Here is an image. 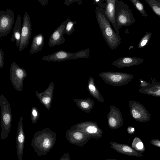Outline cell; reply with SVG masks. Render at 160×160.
Returning a JSON list of instances; mask_svg holds the SVG:
<instances>
[{"mask_svg": "<svg viewBox=\"0 0 160 160\" xmlns=\"http://www.w3.org/2000/svg\"><path fill=\"white\" fill-rule=\"evenodd\" d=\"M96 18L103 37L108 45L114 50L119 46L121 39L117 36L111 27L110 22L105 13V10L99 7H95Z\"/></svg>", "mask_w": 160, "mask_h": 160, "instance_id": "6da1fadb", "label": "cell"}, {"mask_svg": "<svg viewBox=\"0 0 160 160\" xmlns=\"http://www.w3.org/2000/svg\"><path fill=\"white\" fill-rule=\"evenodd\" d=\"M56 138L57 135L54 131L49 128H45L35 133L31 145L38 155H45L54 145Z\"/></svg>", "mask_w": 160, "mask_h": 160, "instance_id": "7a4b0ae2", "label": "cell"}, {"mask_svg": "<svg viewBox=\"0 0 160 160\" xmlns=\"http://www.w3.org/2000/svg\"><path fill=\"white\" fill-rule=\"evenodd\" d=\"M1 109V139L5 140L8 136L11 128L12 117L11 106L5 96L0 95Z\"/></svg>", "mask_w": 160, "mask_h": 160, "instance_id": "3957f363", "label": "cell"}, {"mask_svg": "<svg viewBox=\"0 0 160 160\" xmlns=\"http://www.w3.org/2000/svg\"><path fill=\"white\" fill-rule=\"evenodd\" d=\"M116 20L118 29L123 26H128L135 22L132 12L128 6L121 0H116Z\"/></svg>", "mask_w": 160, "mask_h": 160, "instance_id": "277c9868", "label": "cell"}, {"mask_svg": "<svg viewBox=\"0 0 160 160\" xmlns=\"http://www.w3.org/2000/svg\"><path fill=\"white\" fill-rule=\"evenodd\" d=\"M99 76L106 83L118 87L128 84L133 78L132 74L115 71L102 72Z\"/></svg>", "mask_w": 160, "mask_h": 160, "instance_id": "5b68a950", "label": "cell"}, {"mask_svg": "<svg viewBox=\"0 0 160 160\" xmlns=\"http://www.w3.org/2000/svg\"><path fill=\"white\" fill-rule=\"evenodd\" d=\"M90 50L88 48L76 52H70L64 50H59L52 54L45 56L43 60L50 62H60L71 59L88 58Z\"/></svg>", "mask_w": 160, "mask_h": 160, "instance_id": "8992f818", "label": "cell"}, {"mask_svg": "<svg viewBox=\"0 0 160 160\" xmlns=\"http://www.w3.org/2000/svg\"><path fill=\"white\" fill-rule=\"evenodd\" d=\"M27 76L24 69L19 67L14 62L12 63L10 70V79L14 88L18 91H22L24 80Z\"/></svg>", "mask_w": 160, "mask_h": 160, "instance_id": "52a82bcc", "label": "cell"}, {"mask_svg": "<svg viewBox=\"0 0 160 160\" xmlns=\"http://www.w3.org/2000/svg\"><path fill=\"white\" fill-rule=\"evenodd\" d=\"M14 21L13 11L8 9L0 12V38L7 35L11 31Z\"/></svg>", "mask_w": 160, "mask_h": 160, "instance_id": "ba28073f", "label": "cell"}, {"mask_svg": "<svg viewBox=\"0 0 160 160\" xmlns=\"http://www.w3.org/2000/svg\"><path fill=\"white\" fill-rule=\"evenodd\" d=\"M70 129L84 132L97 139L101 138L103 133L97 122L91 121H83L76 124L71 127Z\"/></svg>", "mask_w": 160, "mask_h": 160, "instance_id": "9c48e42d", "label": "cell"}, {"mask_svg": "<svg viewBox=\"0 0 160 160\" xmlns=\"http://www.w3.org/2000/svg\"><path fill=\"white\" fill-rule=\"evenodd\" d=\"M65 135L67 140L69 142L80 147L85 145L90 139L94 138L86 132L70 128L66 131Z\"/></svg>", "mask_w": 160, "mask_h": 160, "instance_id": "30bf717a", "label": "cell"}, {"mask_svg": "<svg viewBox=\"0 0 160 160\" xmlns=\"http://www.w3.org/2000/svg\"><path fill=\"white\" fill-rule=\"evenodd\" d=\"M32 30L30 16L25 12L23 18L19 51L23 50L28 46L31 35Z\"/></svg>", "mask_w": 160, "mask_h": 160, "instance_id": "8fae6325", "label": "cell"}, {"mask_svg": "<svg viewBox=\"0 0 160 160\" xmlns=\"http://www.w3.org/2000/svg\"><path fill=\"white\" fill-rule=\"evenodd\" d=\"M130 112L132 117L139 122H146L150 119V115L141 104L133 100L129 102Z\"/></svg>", "mask_w": 160, "mask_h": 160, "instance_id": "7c38bea8", "label": "cell"}, {"mask_svg": "<svg viewBox=\"0 0 160 160\" xmlns=\"http://www.w3.org/2000/svg\"><path fill=\"white\" fill-rule=\"evenodd\" d=\"M108 125L112 130L117 129L122 126L123 118L120 109L111 105L107 117Z\"/></svg>", "mask_w": 160, "mask_h": 160, "instance_id": "4fadbf2b", "label": "cell"}, {"mask_svg": "<svg viewBox=\"0 0 160 160\" xmlns=\"http://www.w3.org/2000/svg\"><path fill=\"white\" fill-rule=\"evenodd\" d=\"M68 21V19L62 22L52 33L49 39V46L52 47L60 45L65 42L64 35L65 27Z\"/></svg>", "mask_w": 160, "mask_h": 160, "instance_id": "5bb4252c", "label": "cell"}, {"mask_svg": "<svg viewBox=\"0 0 160 160\" xmlns=\"http://www.w3.org/2000/svg\"><path fill=\"white\" fill-rule=\"evenodd\" d=\"M23 118L21 116L18 125L16 134V148L18 160H22L25 141V136L23 126Z\"/></svg>", "mask_w": 160, "mask_h": 160, "instance_id": "9a60e30c", "label": "cell"}, {"mask_svg": "<svg viewBox=\"0 0 160 160\" xmlns=\"http://www.w3.org/2000/svg\"><path fill=\"white\" fill-rule=\"evenodd\" d=\"M116 0H106L105 13L110 23L112 25L118 37L121 39L119 33L116 17Z\"/></svg>", "mask_w": 160, "mask_h": 160, "instance_id": "2e32d148", "label": "cell"}, {"mask_svg": "<svg viewBox=\"0 0 160 160\" xmlns=\"http://www.w3.org/2000/svg\"><path fill=\"white\" fill-rule=\"evenodd\" d=\"M54 84L53 82H51L46 90L44 92H35L37 97L40 102L47 110H49L52 103L54 92Z\"/></svg>", "mask_w": 160, "mask_h": 160, "instance_id": "e0dca14e", "label": "cell"}, {"mask_svg": "<svg viewBox=\"0 0 160 160\" xmlns=\"http://www.w3.org/2000/svg\"><path fill=\"white\" fill-rule=\"evenodd\" d=\"M109 143L112 148L120 153L132 156L141 157L143 156L141 152L127 144L119 143L115 142H111Z\"/></svg>", "mask_w": 160, "mask_h": 160, "instance_id": "ac0fdd59", "label": "cell"}, {"mask_svg": "<svg viewBox=\"0 0 160 160\" xmlns=\"http://www.w3.org/2000/svg\"><path fill=\"white\" fill-rule=\"evenodd\" d=\"M144 59L136 57H125L117 59L112 65L118 68H122L139 65L142 62Z\"/></svg>", "mask_w": 160, "mask_h": 160, "instance_id": "d6986e66", "label": "cell"}, {"mask_svg": "<svg viewBox=\"0 0 160 160\" xmlns=\"http://www.w3.org/2000/svg\"><path fill=\"white\" fill-rule=\"evenodd\" d=\"M77 107L86 113H89L93 108L94 102L90 98L85 99L73 98Z\"/></svg>", "mask_w": 160, "mask_h": 160, "instance_id": "ffe728a7", "label": "cell"}, {"mask_svg": "<svg viewBox=\"0 0 160 160\" xmlns=\"http://www.w3.org/2000/svg\"><path fill=\"white\" fill-rule=\"evenodd\" d=\"M21 16L18 14L17 15L16 23L13 29L11 41H15L17 47L20 45L22 28L21 27Z\"/></svg>", "mask_w": 160, "mask_h": 160, "instance_id": "44dd1931", "label": "cell"}, {"mask_svg": "<svg viewBox=\"0 0 160 160\" xmlns=\"http://www.w3.org/2000/svg\"><path fill=\"white\" fill-rule=\"evenodd\" d=\"M44 38L42 33L35 36L33 38L30 51V54H32L41 51L44 42Z\"/></svg>", "mask_w": 160, "mask_h": 160, "instance_id": "7402d4cb", "label": "cell"}, {"mask_svg": "<svg viewBox=\"0 0 160 160\" xmlns=\"http://www.w3.org/2000/svg\"><path fill=\"white\" fill-rule=\"evenodd\" d=\"M88 90L90 94L98 101L104 102V98L96 86L93 78L90 76L87 84Z\"/></svg>", "mask_w": 160, "mask_h": 160, "instance_id": "603a6c76", "label": "cell"}, {"mask_svg": "<svg viewBox=\"0 0 160 160\" xmlns=\"http://www.w3.org/2000/svg\"><path fill=\"white\" fill-rule=\"evenodd\" d=\"M153 12L160 18V0H144Z\"/></svg>", "mask_w": 160, "mask_h": 160, "instance_id": "cb8c5ba5", "label": "cell"}, {"mask_svg": "<svg viewBox=\"0 0 160 160\" xmlns=\"http://www.w3.org/2000/svg\"><path fill=\"white\" fill-rule=\"evenodd\" d=\"M132 147L136 150L141 153L144 152L145 150L143 142L138 137H136L134 138L132 142Z\"/></svg>", "mask_w": 160, "mask_h": 160, "instance_id": "d4e9b609", "label": "cell"}, {"mask_svg": "<svg viewBox=\"0 0 160 160\" xmlns=\"http://www.w3.org/2000/svg\"><path fill=\"white\" fill-rule=\"evenodd\" d=\"M137 10L142 14V16H148L143 4L139 0H130Z\"/></svg>", "mask_w": 160, "mask_h": 160, "instance_id": "484cf974", "label": "cell"}, {"mask_svg": "<svg viewBox=\"0 0 160 160\" xmlns=\"http://www.w3.org/2000/svg\"><path fill=\"white\" fill-rule=\"evenodd\" d=\"M152 34V32H146L145 35L140 41L138 46V48H142L146 46L150 40Z\"/></svg>", "mask_w": 160, "mask_h": 160, "instance_id": "4316f807", "label": "cell"}, {"mask_svg": "<svg viewBox=\"0 0 160 160\" xmlns=\"http://www.w3.org/2000/svg\"><path fill=\"white\" fill-rule=\"evenodd\" d=\"M76 23V21L68 19V21L65 27V34L68 35H71L75 30V25Z\"/></svg>", "mask_w": 160, "mask_h": 160, "instance_id": "83f0119b", "label": "cell"}, {"mask_svg": "<svg viewBox=\"0 0 160 160\" xmlns=\"http://www.w3.org/2000/svg\"><path fill=\"white\" fill-rule=\"evenodd\" d=\"M31 116L32 122L35 123L38 121L40 116V114L38 108L35 107H33L31 110Z\"/></svg>", "mask_w": 160, "mask_h": 160, "instance_id": "f1b7e54d", "label": "cell"}, {"mask_svg": "<svg viewBox=\"0 0 160 160\" xmlns=\"http://www.w3.org/2000/svg\"><path fill=\"white\" fill-rule=\"evenodd\" d=\"M105 0H94L93 3L96 4L101 8L105 9L106 5V1L105 3H104Z\"/></svg>", "mask_w": 160, "mask_h": 160, "instance_id": "f546056e", "label": "cell"}, {"mask_svg": "<svg viewBox=\"0 0 160 160\" xmlns=\"http://www.w3.org/2000/svg\"><path fill=\"white\" fill-rule=\"evenodd\" d=\"M4 54L1 49H0V68H3L4 65Z\"/></svg>", "mask_w": 160, "mask_h": 160, "instance_id": "4dcf8cb0", "label": "cell"}, {"mask_svg": "<svg viewBox=\"0 0 160 160\" xmlns=\"http://www.w3.org/2000/svg\"><path fill=\"white\" fill-rule=\"evenodd\" d=\"M150 143L155 146L160 148V140L152 139L150 141Z\"/></svg>", "mask_w": 160, "mask_h": 160, "instance_id": "1f68e13d", "label": "cell"}, {"mask_svg": "<svg viewBox=\"0 0 160 160\" xmlns=\"http://www.w3.org/2000/svg\"><path fill=\"white\" fill-rule=\"evenodd\" d=\"M78 2V3L79 4V2L82 3V2L80 0H65L64 3L67 6H69L73 2Z\"/></svg>", "mask_w": 160, "mask_h": 160, "instance_id": "d6a6232c", "label": "cell"}, {"mask_svg": "<svg viewBox=\"0 0 160 160\" xmlns=\"http://www.w3.org/2000/svg\"><path fill=\"white\" fill-rule=\"evenodd\" d=\"M59 160H70L69 154L68 152L64 153Z\"/></svg>", "mask_w": 160, "mask_h": 160, "instance_id": "836d02e7", "label": "cell"}, {"mask_svg": "<svg viewBox=\"0 0 160 160\" xmlns=\"http://www.w3.org/2000/svg\"><path fill=\"white\" fill-rule=\"evenodd\" d=\"M127 131L130 134H133L135 132L134 128L131 126H129L127 129Z\"/></svg>", "mask_w": 160, "mask_h": 160, "instance_id": "e575fe53", "label": "cell"}, {"mask_svg": "<svg viewBox=\"0 0 160 160\" xmlns=\"http://www.w3.org/2000/svg\"><path fill=\"white\" fill-rule=\"evenodd\" d=\"M42 6L47 5L48 3V0H38Z\"/></svg>", "mask_w": 160, "mask_h": 160, "instance_id": "d590c367", "label": "cell"}, {"mask_svg": "<svg viewBox=\"0 0 160 160\" xmlns=\"http://www.w3.org/2000/svg\"><path fill=\"white\" fill-rule=\"evenodd\" d=\"M105 160H120L113 159H106Z\"/></svg>", "mask_w": 160, "mask_h": 160, "instance_id": "8d00e7d4", "label": "cell"}]
</instances>
